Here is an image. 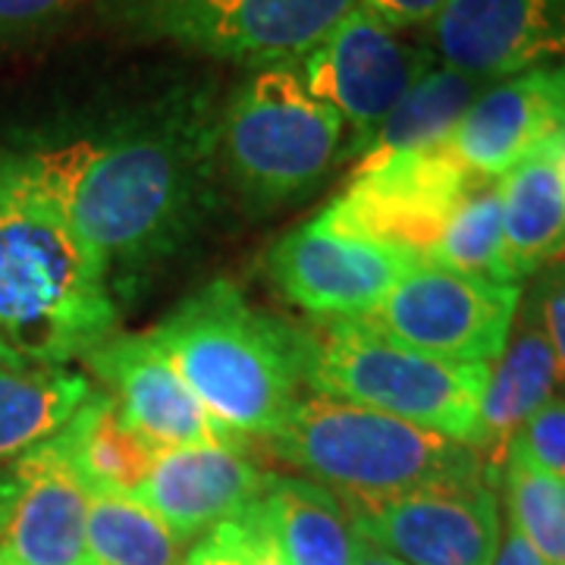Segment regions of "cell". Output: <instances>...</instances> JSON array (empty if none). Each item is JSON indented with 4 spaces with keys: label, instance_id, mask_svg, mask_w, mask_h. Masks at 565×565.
<instances>
[{
    "label": "cell",
    "instance_id": "obj_20",
    "mask_svg": "<svg viewBox=\"0 0 565 565\" xmlns=\"http://www.w3.org/2000/svg\"><path fill=\"white\" fill-rule=\"evenodd\" d=\"M262 512L289 565H355L364 537L349 505L302 475H270Z\"/></svg>",
    "mask_w": 565,
    "mask_h": 565
},
{
    "label": "cell",
    "instance_id": "obj_18",
    "mask_svg": "<svg viewBox=\"0 0 565 565\" xmlns=\"http://www.w3.org/2000/svg\"><path fill=\"white\" fill-rule=\"evenodd\" d=\"M556 386L559 377H556L550 343L531 302L522 299L503 352L490 362L481 415H478L475 449L484 459L490 484H500L515 437L553 399Z\"/></svg>",
    "mask_w": 565,
    "mask_h": 565
},
{
    "label": "cell",
    "instance_id": "obj_24",
    "mask_svg": "<svg viewBox=\"0 0 565 565\" xmlns=\"http://www.w3.org/2000/svg\"><path fill=\"white\" fill-rule=\"evenodd\" d=\"M88 565H182V544L136 497L92 493Z\"/></svg>",
    "mask_w": 565,
    "mask_h": 565
},
{
    "label": "cell",
    "instance_id": "obj_6",
    "mask_svg": "<svg viewBox=\"0 0 565 565\" xmlns=\"http://www.w3.org/2000/svg\"><path fill=\"white\" fill-rule=\"evenodd\" d=\"M299 330L308 393L364 405L475 446L490 364L424 355L364 321H315Z\"/></svg>",
    "mask_w": 565,
    "mask_h": 565
},
{
    "label": "cell",
    "instance_id": "obj_5",
    "mask_svg": "<svg viewBox=\"0 0 565 565\" xmlns=\"http://www.w3.org/2000/svg\"><path fill=\"white\" fill-rule=\"evenodd\" d=\"M217 173L255 211L308 199L345 161L340 114L305 85L296 63L262 66L217 114Z\"/></svg>",
    "mask_w": 565,
    "mask_h": 565
},
{
    "label": "cell",
    "instance_id": "obj_34",
    "mask_svg": "<svg viewBox=\"0 0 565 565\" xmlns=\"http://www.w3.org/2000/svg\"><path fill=\"white\" fill-rule=\"evenodd\" d=\"M20 490L22 484L20 478H17V471H13V465H10V468H0V537H3V531H7L13 512H17Z\"/></svg>",
    "mask_w": 565,
    "mask_h": 565
},
{
    "label": "cell",
    "instance_id": "obj_22",
    "mask_svg": "<svg viewBox=\"0 0 565 565\" xmlns=\"http://www.w3.org/2000/svg\"><path fill=\"white\" fill-rule=\"evenodd\" d=\"M92 393V377L73 367L0 364V462L54 437Z\"/></svg>",
    "mask_w": 565,
    "mask_h": 565
},
{
    "label": "cell",
    "instance_id": "obj_1",
    "mask_svg": "<svg viewBox=\"0 0 565 565\" xmlns=\"http://www.w3.org/2000/svg\"><path fill=\"white\" fill-rule=\"evenodd\" d=\"M217 114L211 88L177 85L13 154L102 255L114 292L129 296L217 204Z\"/></svg>",
    "mask_w": 565,
    "mask_h": 565
},
{
    "label": "cell",
    "instance_id": "obj_10",
    "mask_svg": "<svg viewBox=\"0 0 565 565\" xmlns=\"http://www.w3.org/2000/svg\"><path fill=\"white\" fill-rule=\"evenodd\" d=\"M415 264V252L345 233L318 214L267 248L264 274L318 321H362Z\"/></svg>",
    "mask_w": 565,
    "mask_h": 565
},
{
    "label": "cell",
    "instance_id": "obj_19",
    "mask_svg": "<svg viewBox=\"0 0 565 565\" xmlns=\"http://www.w3.org/2000/svg\"><path fill=\"white\" fill-rule=\"evenodd\" d=\"M505 264L515 282L565 258V132L500 180Z\"/></svg>",
    "mask_w": 565,
    "mask_h": 565
},
{
    "label": "cell",
    "instance_id": "obj_23",
    "mask_svg": "<svg viewBox=\"0 0 565 565\" xmlns=\"http://www.w3.org/2000/svg\"><path fill=\"white\" fill-rule=\"evenodd\" d=\"M487 85L490 82L465 76L444 63L430 66L422 79L405 92L403 102L390 110V117L381 122V129L367 141V148L355 158V163L384 161L393 154L446 145L452 129L465 117V110L478 102V95Z\"/></svg>",
    "mask_w": 565,
    "mask_h": 565
},
{
    "label": "cell",
    "instance_id": "obj_9",
    "mask_svg": "<svg viewBox=\"0 0 565 565\" xmlns=\"http://www.w3.org/2000/svg\"><path fill=\"white\" fill-rule=\"evenodd\" d=\"M519 305L522 282L484 280L422 262L362 321L424 355L490 364L503 352Z\"/></svg>",
    "mask_w": 565,
    "mask_h": 565
},
{
    "label": "cell",
    "instance_id": "obj_14",
    "mask_svg": "<svg viewBox=\"0 0 565 565\" xmlns=\"http://www.w3.org/2000/svg\"><path fill=\"white\" fill-rule=\"evenodd\" d=\"M430 51L465 76L500 82L565 54V0H446Z\"/></svg>",
    "mask_w": 565,
    "mask_h": 565
},
{
    "label": "cell",
    "instance_id": "obj_4",
    "mask_svg": "<svg viewBox=\"0 0 565 565\" xmlns=\"http://www.w3.org/2000/svg\"><path fill=\"white\" fill-rule=\"evenodd\" d=\"M264 444L282 465L330 487L345 503L390 500L422 487L487 481L484 459L475 446L318 393L302 396Z\"/></svg>",
    "mask_w": 565,
    "mask_h": 565
},
{
    "label": "cell",
    "instance_id": "obj_16",
    "mask_svg": "<svg viewBox=\"0 0 565 565\" xmlns=\"http://www.w3.org/2000/svg\"><path fill=\"white\" fill-rule=\"evenodd\" d=\"M270 475L245 446H177L158 452L136 500L189 544L258 503Z\"/></svg>",
    "mask_w": 565,
    "mask_h": 565
},
{
    "label": "cell",
    "instance_id": "obj_2",
    "mask_svg": "<svg viewBox=\"0 0 565 565\" xmlns=\"http://www.w3.org/2000/svg\"><path fill=\"white\" fill-rule=\"evenodd\" d=\"M117 333L102 255L13 148H0V343L29 367H66Z\"/></svg>",
    "mask_w": 565,
    "mask_h": 565
},
{
    "label": "cell",
    "instance_id": "obj_13",
    "mask_svg": "<svg viewBox=\"0 0 565 565\" xmlns=\"http://www.w3.org/2000/svg\"><path fill=\"white\" fill-rule=\"evenodd\" d=\"M85 374L117 403L122 418L158 449L245 446L185 386L148 333H117L85 359Z\"/></svg>",
    "mask_w": 565,
    "mask_h": 565
},
{
    "label": "cell",
    "instance_id": "obj_35",
    "mask_svg": "<svg viewBox=\"0 0 565 565\" xmlns=\"http://www.w3.org/2000/svg\"><path fill=\"white\" fill-rule=\"evenodd\" d=\"M355 565H405L403 559H396L393 553H386L381 546H374L371 541H364V550L359 553Z\"/></svg>",
    "mask_w": 565,
    "mask_h": 565
},
{
    "label": "cell",
    "instance_id": "obj_26",
    "mask_svg": "<svg viewBox=\"0 0 565 565\" xmlns=\"http://www.w3.org/2000/svg\"><path fill=\"white\" fill-rule=\"evenodd\" d=\"M500 484L509 527L522 534L546 565H565V481L509 456Z\"/></svg>",
    "mask_w": 565,
    "mask_h": 565
},
{
    "label": "cell",
    "instance_id": "obj_30",
    "mask_svg": "<svg viewBox=\"0 0 565 565\" xmlns=\"http://www.w3.org/2000/svg\"><path fill=\"white\" fill-rule=\"evenodd\" d=\"M82 0H0V41L22 39L66 17Z\"/></svg>",
    "mask_w": 565,
    "mask_h": 565
},
{
    "label": "cell",
    "instance_id": "obj_29",
    "mask_svg": "<svg viewBox=\"0 0 565 565\" xmlns=\"http://www.w3.org/2000/svg\"><path fill=\"white\" fill-rule=\"evenodd\" d=\"M248 546H252V525L245 509L236 519L207 531L182 559V565H248Z\"/></svg>",
    "mask_w": 565,
    "mask_h": 565
},
{
    "label": "cell",
    "instance_id": "obj_36",
    "mask_svg": "<svg viewBox=\"0 0 565 565\" xmlns=\"http://www.w3.org/2000/svg\"><path fill=\"white\" fill-rule=\"evenodd\" d=\"M0 364H13V367H29V364H22L20 359H17V355H13V352H10V349H7V345L0 343Z\"/></svg>",
    "mask_w": 565,
    "mask_h": 565
},
{
    "label": "cell",
    "instance_id": "obj_27",
    "mask_svg": "<svg viewBox=\"0 0 565 565\" xmlns=\"http://www.w3.org/2000/svg\"><path fill=\"white\" fill-rule=\"evenodd\" d=\"M527 465L541 468L546 475H556L565 481V399H550V403L522 427L515 437L512 452Z\"/></svg>",
    "mask_w": 565,
    "mask_h": 565
},
{
    "label": "cell",
    "instance_id": "obj_25",
    "mask_svg": "<svg viewBox=\"0 0 565 565\" xmlns=\"http://www.w3.org/2000/svg\"><path fill=\"white\" fill-rule=\"evenodd\" d=\"M422 262L484 280L515 282L505 264L500 180H481L465 195Z\"/></svg>",
    "mask_w": 565,
    "mask_h": 565
},
{
    "label": "cell",
    "instance_id": "obj_8",
    "mask_svg": "<svg viewBox=\"0 0 565 565\" xmlns=\"http://www.w3.org/2000/svg\"><path fill=\"white\" fill-rule=\"evenodd\" d=\"M437 63L427 44L408 41L405 32L371 13L364 3H355L296 63V70L305 85L340 114L345 158L355 161L405 92Z\"/></svg>",
    "mask_w": 565,
    "mask_h": 565
},
{
    "label": "cell",
    "instance_id": "obj_21",
    "mask_svg": "<svg viewBox=\"0 0 565 565\" xmlns=\"http://www.w3.org/2000/svg\"><path fill=\"white\" fill-rule=\"evenodd\" d=\"M61 437L92 493L136 497L161 452L122 418L117 403L95 384L76 415L61 427Z\"/></svg>",
    "mask_w": 565,
    "mask_h": 565
},
{
    "label": "cell",
    "instance_id": "obj_15",
    "mask_svg": "<svg viewBox=\"0 0 565 565\" xmlns=\"http://www.w3.org/2000/svg\"><path fill=\"white\" fill-rule=\"evenodd\" d=\"M565 132V63L490 82L446 139L475 180H503L541 145Z\"/></svg>",
    "mask_w": 565,
    "mask_h": 565
},
{
    "label": "cell",
    "instance_id": "obj_31",
    "mask_svg": "<svg viewBox=\"0 0 565 565\" xmlns=\"http://www.w3.org/2000/svg\"><path fill=\"white\" fill-rule=\"evenodd\" d=\"M371 13H377L381 20L390 22L393 29L408 32L418 25H430L434 17L444 10L446 0H359Z\"/></svg>",
    "mask_w": 565,
    "mask_h": 565
},
{
    "label": "cell",
    "instance_id": "obj_12",
    "mask_svg": "<svg viewBox=\"0 0 565 565\" xmlns=\"http://www.w3.org/2000/svg\"><path fill=\"white\" fill-rule=\"evenodd\" d=\"M345 505L364 541L405 565H493L503 537L500 503L487 481L422 487Z\"/></svg>",
    "mask_w": 565,
    "mask_h": 565
},
{
    "label": "cell",
    "instance_id": "obj_3",
    "mask_svg": "<svg viewBox=\"0 0 565 565\" xmlns=\"http://www.w3.org/2000/svg\"><path fill=\"white\" fill-rule=\"evenodd\" d=\"M148 337L239 440H270L308 396L302 330L255 308L236 282L195 289Z\"/></svg>",
    "mask_w": 565,
    "mask_h": 565
},
{
    "label": "cell",
    "instance_id": "obj_28",
    "mask_svg": "<svg viewBox=\"0 0 565 565\" xmlns=\"http://www.w3.org/2000/svg\"><path fill=\"white\" fill-rule=\"evenodd\" d=\"M527 302L534 308L537 323L550 343L559 386H565V258L544 267L541 280L527 292Z\"/></svg>",
    "mask_w": 565,
    "mask_h": 565
},
{
    "label": "cell",
    "instance_id": "obj_32",
    "mask_svg": "<svg viewBox=\"0 0 565 565\" xmlns=\"http://www.w3.org/2000/svg\"><path fill=\"white\" fill-rule=\"evenodd\" d=\"M248 525H252V546H248V565H289L282 559L280 546L274 541L262 503L248 505Z\"/></svg>",
    "mask_w": 565,
    "mask_h": 565
},
{
    "label": "cell",
    "instance_id": "obj_11",
    "mask_svg": "<svg viewBox=\"0 0 565 565\" xmlns=\"http://www.w3.org/2000/svg\"><path fill=\"white\" fill-rule=\"evenodd\" d=\"M478 182L446 145L362 161L321 217L345 233L399 245L424 258Z\"/></svg>",
    "mask_w": 565,
    "mask_h": 565
},
{
    "label": "cell",
    "instance_id": "obj_7",
    "mask_svg": "<svg viewBox=\"0 0 565 565\" xmlns=\"http://www.w3.org/2000/svg\"><path fill=\"white\" fill-rule=\"evenodd\" d=\"M359 0H104L122 35L245 63H299Z\"/></svg>",
    "mask_w": 565,
    "mask_h": 565
},
{
    "label": "cell",
    "instance_id": "obj_33",
    "mask_svg": "<svg viewBox=\"0 0 565 565\" xmlns=\"http://www.w3.org/2000/svg\"><path fill=\"white\" fill-rule=\"evenodd\" d=\"M493 565H546L531 546L522 541L519 531L505 527V534L500 537V550H497V559Z\"/></svg>",
    "mask_w": 565,
    "mask_h": 565
},
{
    "label": "cell",
    "instance_id": "obj_17",
    "mask_svg": "<svg viewBox=\"0 0 565 565\" xmlns=\"http://www.w3.org/2000/svg\"><path fill=\"white\" fill-rule=\"evenodd\" d=\"M20 503L0 537V565H88L92 490L70 459L61 430L13 462Z\"/></svg>",
    "mask_w": 565,
    "mask_h": 565
}]
</instances>
